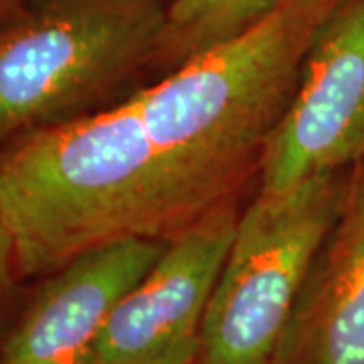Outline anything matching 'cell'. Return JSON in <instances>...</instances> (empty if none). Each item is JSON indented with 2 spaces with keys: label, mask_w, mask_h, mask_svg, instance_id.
<instances>
[{
  "label": "cell",
  "mask_w": 364,
  "mask_h": 364,
  "mask_svg": "<svg viewBox=\"0 0 364 364\" xmlns=\"http://www.w3.org/2000/svg\"><path fill=\"white\" fill-rule=\"evenodd\" d=\"M208 210L158 152L132 97L0 150V213L23 279L119 239H172Z\"/></svg>",
  "instance_id": "1"
},
{
  "label": "cell",
  "mask_w": 364,
  "mask_h": 364,
  "mask_svg": "<svg viewBox=\"0 0 364 364\" xmlns=\"http://www.w3.org/2000/svg\"><path fill=\"white\" fill-rule=\"evenodd\" d=\"M168 239L130 237L81 253L41 279L0 338V364H83L119 299Z\"/></svg>",
  "instance_id": "7"
},
{
  "label": "cell",
  "mask_w": 364,
  "mask_h": 364,
  "mask_svg": "<svg viewBox=\"0 0 364 364\" xmlns=\"http://www.w3.org/2000/svg\"><path fill=\"white\" fill-rule=\"evenodd\" d=\"M342 0H284L130 95L168 166L208 208L259 170L318 31Z\"/></svg>",
  "instance_id": "2"
},
{
  "label": "cell",
  "mask_w": 364,
  "mask_h": 364,
  "mask_svg": "<svg viewBox=\"0 0 364 364\" xmlns=\"http://www.w3.org/2000/svg\"><path fill=\"white\" fill-rule=\"evenodd\" d=\"M284 0H170L168 18L152 65L172 69L196 53L259 23Z\"/></svg>",
  "instance_id": "9"
},
{
  "label": "cell",
  "mask_w": 364,
  "mask_h": 364,
  "mask_svg": "<svg viewBox=\"0 0 364 364\" xmlns=\"http://www.w3.org/2000/svg\"><path fill=\"white\" fill-rule=\"evenodd\" d=\"M21 272L16 261L13 235L0 213V338L16 318V304L21 296Z\"/></svg>",
  "instance_id": "10"
},
{
  "label": "cell",
  "mask_w": 364,
  "mask_h": 364,
  "mask_svg": "<svg viewBox=\"0 0 364 364\" xmlns=\"http://www.w3.org/2000/svg\"><path fill=\"white\" fill-rule=\"evenodd\" d=\"M21 2H23V0H0V23L6 21V18L16 11V6H18Z\"/></svg>",
  "instance_id": "11"
},
{
  "label": "cell",
  "mask_w": 364,
  "mask_h": 364,
  "mask_svg": "<svg viewBox=\"0 0 364 364\" xmlns=\"http://www.w3.org/2000/svg\"><path fill=\"white\" fill-rule=\"evenodd\" d=\"M170 0H23L0 23V150L109 105L152 65Z\"/></svg>",
  "instance_id": "3"
},
{
  "label": "cell",
  "mask_w": 364,
  "mask_h": 364,
  "mask_svg": "<svg viewBox=\"0 0 364 364\" xmlns=\"http://www.w3.org/2000/svg\"><path fill=\"white\" fill-rule=\"evenodd\" d=\"M356 170L257 193L237 221L195 364H275L301 291L342 217Z\"/></svg>",
  "instance_id": "4"
},
{
  "label": "cell",
  "mask_w": 364,
  "mask_h": 364,
  "mask_svg": "<svg viewBox=\"0 0 364 364\" xmlns=\"http://www.w3.org/2000/svg\"><path fill=\"white\" fill-rule=\"evenodd\" d=\"M275 364H364V164L314 263Z\"/></svg>",
  "instance_id": "8"
},
{
  "label": "cell",
  "mask_w": 364,
  "mask_h": 364,
  "mask_svg": "<svg viewBox=\"0 0 364 364\" xmlns=\"http://www.w3.org/2000/svg\"><path fill=\"white\" fill-rule=\"evenodd\" d=\"M364 164V0H342L318 31L259 160V193Z\"/></svg>",
  "instance_id": "5"
},
{
  "label": "cell",
  "mask_w": 364,
  "mask_h": 364,
  "mask_svg": "<svg viewBox=\"0 0 364 364\" xmlns=\"http://www.w3.org/2000/svg\"><path fill=\"white\" fill-rule=\"evenodd\" d=\"M239 215L227 200L168 239L150 272L119 299L83 364H195Z\"/></svg>",
  "instance_id": "6"
}]
</instances>
